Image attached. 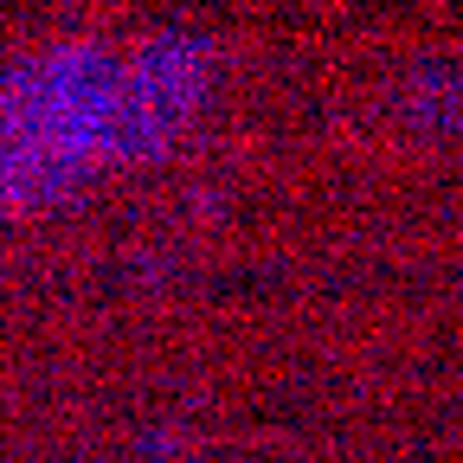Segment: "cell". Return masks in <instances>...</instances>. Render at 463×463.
<instances>
[{
  "label": "cell",
  "mask_w": 463,
  "mask_h": 463,
  "mask_svg": "<svg viewBox=\"0 0 463 463\" xmlns=\"http://www.w3.org/2000/svg\"><path fill=\"white\" fill-rule=\"evenodd\" d=\"M123 58L52 45L0 65V200H33L116 155Z\"/></svg>",
  "instance_id": "obj_1"
},
{
  "label": "cell",
  "mask_w": 463,
  "mask_h": 463,
  "mask_svg": "<svg viewBox=\"0 0 463 463\" xmlns=\"http://www.w3.org/2000/svg\"><path fill=\"white\" fill-rule=\"evenodd\" d=\"M213 90V45L194 33H155L123 58V109H116V155H155L194 123Z\"/></svg>",
  "instance_id": "obj_2"
},
{
  "label": "cell",
  "mask_w": 463,
  "mask_h": 463,
  "mask_svg": "<svg viewBox=\"0 0 463 463\" xmlns=\"http://www.w3.org/2000/svg\"><path fill=\"white\" fill-rule=\"evenodd\" d=\"M405 116H412L419 129H450L463 116V71L450 65H419L405 78Z\"/></svg>",
  "instance_id": "obj_3"
}]
</instances>
